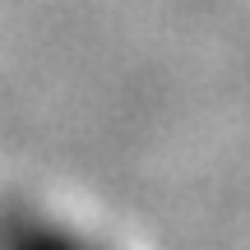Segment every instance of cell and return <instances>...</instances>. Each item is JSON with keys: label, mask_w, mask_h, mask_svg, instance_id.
Segmentation results:
<instances>
[{"label": "cell", "mask_w": 250, "mask_h": 250, "mask_svg": "<svg viewBox=\"0 0 250 250\" xmlns=\"http://www.w3.org/2000/svg\"><path fill=\"white\" fill-rule=\"evenodd\" d=\"M0 250H98L65 232L61 223L33 213V208H5L0 213Z\"/></svg>", "instance_id": "obj_1"}]
</instances>
